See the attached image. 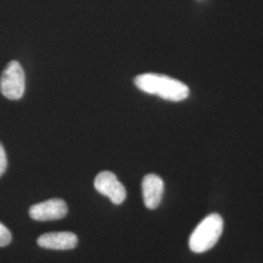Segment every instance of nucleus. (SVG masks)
Instances as JSON below:
<instances>
[{"label":"nucleus","mask_w":263,"mask_h":263,"mask_svg":"<svg viewBox=\"0 0 263 263\" xmlns=\"http://www.w3.org/2000/svg\"><path fill=\"white\" fill-rule=\"evenodd\" d=\"M12 235L9 229L0 222V247H6L11 243Z\"/></svg>","instance_id":"6e6552de"},{"label":"nucleus","mask_w":263,"mask_h":263,"mask_svg":"<svg viewBox=\"0 0 263 263\" xmlns=\"http://www.w3.org/2000/svg\"><path fill=\"white\" fill-rule=\"evenodd\" d=\"M135 84L147 94L156 95L171 102H180L189 96V88L186 85L163 74L143 73L136 77Z\"/></svg>","instance_id":"f257e3e1"},{"label":"nucleus","mask_w":263,"mask_h":263,"mask_svg":"<svg viewBox=\"0 0 263 263\" xmlns=\"http://www.w3.org/2000/svg\"><path fill=\"white\" fill-rule=\"evenodd\" d=\"M7 169V157L3 145L0 143V177L5 173Z\"/></svg>","instance_id":"1a4fd4ad"},{"label":"nucleus","mask_w":263,"mask_h":263,"mask_svg":"<svg viewBox=\"0 0 263 263\" xmlns=\"http://www.w3.org/2000/svg\"><path fill=\"white\" fill-rule=\"evenodd\" d=\"M94 185L98 192L109 198L115 205L122 204L127 196L124 185L111 172L100 173L95 179Z\"/></svg>","instance_id":"20e7f679"},{"label":"nucleus","mask_w":263,"mask_h":263,"mask_svg":"<svg viewBox=\"0 0 263 263\" xmlns=\"http://www.w3.org/2000/svg\"><path fill=\"white\" fill-rule=\"evenodd\" d=\"M77 243V236L72 232H50L37 239L38 246L48 250H71L76 248Z\"/></svg>","instance_id":"0eeeda50"},{"label":"nucleus","mask_w":263,"mask_h":263,"mask_svg":"<svg viewBox=\"0 0 263 263\" xmlns=\"http://www.w3.org/2000/svg\"><path fill=\"white\" fill-rule=\"evenodd\" d=\"M26 76L18 62H10L0 77V92L9 100H19L25 93Z\"/></svg>","instance_id":"7ed1b4c3"},{"label":"nucleus","mask_w":263,"mask_h":263,"mask_svg":"<svg viewBox=\"0 0 263 263\" xmlns=\"http://www.w3.org/2000/svg\"><path fill=\"white\" fill-rule=\"evenodd\" d=\"M142 197L147 209L154 210L158 207L164 193V181L159 176L149 174L142 179Z\"/></svg>","instance_id":"423d86ee"},{"label":"nucleus","mask_w":263,"mask_h":263,"mask_svg":"<svg viewBox=\"0 0 263 263\" xmlns=\"http://www.w3.org/2000/svg\"><path fill=\"white\" fill-rule=\"evenodd\" d=\"M28 213L32 219L37 221L57 220L66 216L67 206L62 199H50L31 206Z\"/></svg>","instance_id":"39448f33"},{"label":"nucleus","mask_w":263,"mask_h":263,"mask_svg":"<svg viewBox=\"0 0 263 263\" xmlns=\"http://www.w3.org/2000/svg\"><path fill=\"white\" fill-rule=\"evenodd\" d=\"M223 230V219L217 214L206 216L189 238V248L196 254L205 253L217 243Z\"/></svg>","instance_id":"f03ea898"}]
</instances>
